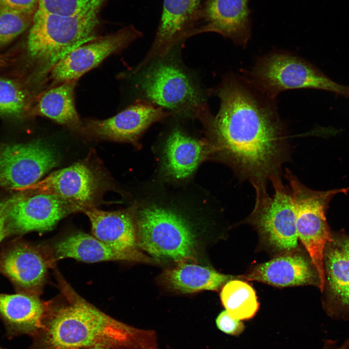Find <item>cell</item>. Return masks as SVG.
<instances>
[{"mask_svg": "<svg viewBox=\"0 0 349 349\" xmlns=\"http://www.w3.org/2000/svg\"><path fill=\"white\" fill-rule=\"evenodd\" d=\"M221 101L215 116L205 125L213 154L229 165L240 180L267 187L281 177L290 159L287 128L274 102L246 78L225 77L212 90Z\"/></svg>", "mask_w": 349, "mask_h": 349, "instance_id": "6da1fadb", "label": "cell"}, {"mask_svg": "<svg viewBox=\"0 0 349 349\" xmlns=\"http://www.w3.org/2000/svg\"><path fill=\"white\" fill-rule=\"evenodd\" d=\"M30 349H159L155 333L110 317L80 298L50 310Z\"/></svg>", "mask_w": 349, "mask_h": 349, "instance_id": "7a4b0ae2", "label": "cell"}, {"mask_svg": "<svg viewBox=\"0 0 349 349\" xmlns=\"http://www.w3.org/2000/svg\"><path fill=\"white\" fill-rule=\"evenodd\" d=\"M172 51L133 71L138 73L136 87L143 100L172 114L199 118L203 122L211 114L205 94Z\"/></svg>", "mask_w": 349, "mask_h": 349, "instance_id": "3957f363", "label": "cell"}, {"mask_svg": "<svg viewBox=\"0 0 349 349\" xmlns=\"http://www.w3.org/2000/svg\"><path fill=\"white\" fill-rule=\"evenodd\" d=\"M174 204L150 201L132 206L139 248L158 259L193 261L198 250L193 224Z\"/></svg>", "mask_w": 349, "mask_h": 349, "instance_id": "277c9868", "label": "cell"}, {"mask_svg": "<svg viewBox=\"0 0 349 349\" xmlns=\"http://www.w3.org/2000/svg\"><path fill=\"white\" fill-rule=\"evenodd\" d=\"M101 7L71 16L35 13L27 38L30 58L42 68L53 65L70 51L95 39Z\"/></svg>", "mask_w": 349, "mask_h": 349, "instance_id": "5b68a950", "label": "cell"}, {"mask_svg": "<svg viewBox=\"0 0 349 349\" xmlns=\"http://www.w3.org/2000/svg\"><path fill=\"white\" fill-rule=\"evenodd\" d=\"M245 78L274 99L291 89H315L349 97V86L336 83L305 60L286 51H275L258 58Z\"/></svg>", "mask_w": 349, "mask_h": 349, "instance_id": "8992f818", "label": "cell"}, {"mask_svg": "<svg viewBox=\"0 0 349 349\" xmlns=\"http://www.w3.org/2000/svg\"><path fill=\"white\" fill-rule=\"evenodd\" d=\"M285 177L289 183L296 217V227L301 241L315 268L320 282L319 289L324 290L325 276L324 252L332 234L326 221V210L335 194L349 189L328 191L312 190L304 185L288 169Z\"/></svg>", "mask_w": 349, "mask_h": 349, "instance_id": "52a82bcc", "label": "cell"}, {"mask_svg": "<svg viewBox=\"0 0 349 349\" xmlns=\"http://www.w3.org/2000/svg\"><path fill=\"white\" fill-rule=\"evenodd\" d=\"M274 193L270 196L267 187L254 185V207L245 222L253 226L265 242L272 249L287 253L298 246L296 217L289 186L281 177L270 181Z\"/></svg>", "mask_w": 349, "mask_h": 349, "instance_id": "ba28073f", "label": "cell"}, {"mask_svg": "<svg viewBox=\"0 0 349 349\" xmlns=\"http://www.w3.org/2000/svg\"><path fill=\"white\" fill-rule=\"evenodd\" d=\"M54 149L40 141L0 147V188L21 190L56 166Z\"/></svg>", "mask_w": 349, "mask_h": 349, "instance_id": "9c48e42d", "label": "cell"}, {"mask_svg": "<svg viewBox=\"0 0 349 349\" xmlns=\"http://www.w3.org/2000/svg\"><path fill=\"white\" fill-rule=\"evenodd\" d=\"M101 175L89 163L77 162L55 171L21 190L60 197L84 210L95 207L104 187Z\"/></svg>", "mask_w": 349, "mask_h": 349, "instance_id": "30bf717a", "label": "cell"}, {"mask_svg": "<svg viewBox=\"0 0 349 349\" xmlns=\"http://www.w3.org/2000/svg\"><path fill=\"white\" fill-rule=\"evenodd\" d=\"M142 33L132 25L82 44L66 54L51 68L50 79L61 83L78 79L110 55L122 50Z\"/></svg>", "mask_w": 349, "mask_h": 349, "instance_id": "8fae6325", "label": "cell"}, {"mask_svg": "<svg viewBox=\"0 0 349 349\" xmlns=\"http://www.w3.org/2000/svg\"><path fill=\"white\" fill-rule=\"evenodd\" d=\"M171 115L161 107L142 100L108 119L86 120L80 130L96 138L136 143L152 124Z\"/></svg>", "mask_w": 349, "mask_h": 349, "instance_id": "7c38bea8", "label": "cell"}, {"mask_svg": "<svg viewBox=\"0 0 349 349\" xmlns=\"http://www.w3.org/2000/svg\"><path fill=\"white\" fill-rule=\"evenodd\" d=\"M202 0H163L162 10L151 48L136 67L165 55L193 35L196 28Z\"/></svg>", "mask_w": 349, "mask_h": 349, "instance_id": "4fadbf2b", "label": "cell"}, {"mask_svg": "<svg viewBox=\"0 0 349 349\" xmlns=\"http://www.w3.org/2000/svg\"><path fill=\"white\" fill-rule=\"evenodd\" d=\"M249 0H206L193 35L213 32L245 48L251 36Z\"/></svg>", "mask_w": 349, "mask_h": 349, "instance_id": "5bb4252c", "label": "cell"}, {"mask_svg": "<svg viewBox=\"0 0 349 349\" xmlns=\"http://www.w3.org/2000/svg\"><path fill=\"white\" fill-rule=\"evenodd\" d=\"M82 211L79 206L57 196L36 194L18 197L12 205L7 221L14 232L50 230L67 215Z\"/></svg>", "mask_w": 349, "mask_h": 349, "instance_id": "9a60e30c", "label": "cell"}, {"mask_svg": "<svg viewBox=\"0 0 349 349\" xmlns=\"http://www.w3.org/2000/svg\"><path fill=\"white\" fill-rule=\"evenodd\" d=\"M91 224L93 236L115 250L133 254L142 262L154 259L144 254L138 244L132 206L126 210L106 211L93 207L84 210Z\"/></svg>", "mask_w": 349, "mask_h": 349, "instance_id": "2e32d148", "label": "cell"}, {"mask_svg": "<svg viewBox=\"0 0 349 349\" xmlns=\"http://www.w3.org/2000/svg\"><path fill=\"white\" fill-rule=\"evenodd\" d=\"M244 277L277 287L314 285L320 287L311 260L294 251L285 253L254 267Z\"/></svg>", "mask_w": 349, "mask_h": 349, "instance_id": "e0dca14e", "label": "cell"}, {"mask_svg": "<svg viewBox=\"0 0 349 349\" xmlns=\"http://www.w3.org/2000/svg\"><path fill=\"white\" fill-rule=\"evenodd\" d=\"M47 268L41 253L22 242L12 245L0 256V272L24 293L35 295L44 283Z\"/></svg>", "mask_w": 349, "mask_h": 349, "instance_id": "ac0fdd59", "label": "cell"}, {"mask_svg": "<svg viewBox=\"0 0 349 349\" xmlns=\"http://www.w3.org/2000/svg\"><path fill=\"white\" fill-rule=\"evenodd\" d=\"M211 154H213V150L211 143L175 129L169 135L164 146L163 168L172 178L185 179Z\"/></svg>", "mask_w": 349, "mask_h": 349, "instance_id": "d6986e66", "label": "cell"}, {"mask_svg": "<svg viewBox=\"0 0 349 349\" xmlns=\"http://www.w3.org/2000/svg\"><path fill=\"white\" fill-rule=\"evenodd\" d=\"M47 309L34 294L0 293V317L10 336H34L42 326Z\"/></svg>", "mask_w": 349, "mask_h": 349, "instance_id": "ffe728a7", "label": "cell"}, {"mask_svg": "<svg viewBox=\"0 0 349 349\" xmlns=\"http://www.w3.org/2000/svg\"><path fill=\"white\" fill-rule=\"evenodd\" d=\"M323 261L325 309L330 316L349 318V257L332 240L326 245Z\"/></svg>", "mask_w": 349, "mask_h": 349, "instance_id": "44dd1931", "label": "cell"}, {"mask_svg": "<svg viewBox=\"0 0 349 349\" xmlns=\"http://www.w3.org/2000/svg\"><path fill=\"white\" fill-rule=\"evenodd\" d=\"M233 278L211 268L190 262L178 263L164 271L161 276L162 283L168 289L179 293L217 290Z\"/></svg>", "mask_w": 349, "mask_h": 349, "instance_id": "7402d4cb", "label": "cell"}, {"mask_svg": "<svg viewBox=\"0 0 349 349\" xmlns=\"http://www.w3.org/2000/svg\"><path fill=\"white\" fill-rule=\"evenodd\" d=\"M57 259L72 258L88 263L104 261L142 262L137 256L114 249L93 235L78 232L57 242L54 247Z\"/></svg>", "mask_w": 349, "mask_h": 349, "instance_id": "603a6c76", "label": "cell"}, {"mask_svg": "<svg viewBox=\"0 0 349 349\" xmlns=\"http://www.w3.org/2000/svg\"><path fill=\"white\" fill-rule=\"evenodd\" d=\"M77 81H65L46 91L32 109L31 114L81 129L83 123L76 110L74 96Z\"/></svg>", "mask_w": 349, "mask_h": 349, "instance_id": "cb8c5ba5", "label": "cell"}, {"mask_svg": "<svg viewBox=\"0 0 349 349\" xmlns=\"http://www.w3.org/2000/svg\"><path fill=\"white\" fill-rule=\"evenodd\" d=\"M220 298L225 310L240 320L253 318L259 309L254 289L242 280L233 279L227 282L222 286Z\"/></svg>", "mask_w": 349, "mask_h": 349, "instance_id": "d4e9b609", "label": "cell"}, {"mask_svg": "<svg viewBox=\"0 0 349 349\" xmlns=\"http://www.w3.org/2000/svg\"><path fill=\"white\" fill-rule=\"evenodd\" d=\"M27 90L15 79L0 77V115L17 118L29 108Z\"/></svg>", "mask_w": 349, "mask_h": 349, "instance_id": "484cf974", "label": "cell"}, {"mask_svg": "<svg viewBox=\"0 0 349 349\" xmlns=\"http://www.w3.org/2000/svg\"><path fill=\"white\" fill-rule=\"evenodd\" d=\"M35 13L0 9V48L30 28Z\"/></svg>", "mask_w": 349, "mask_h": 349, "instance_id": "4316f807", "label": "cell"}, {"mask_svg": "<svg viewBox=\"0 0 349 349\" xmlns=\"http://www.w3.org/2000/svg\"><path fill=\"white\" fill-rule=\"evenodd\" d=\"M105 0H40L36 13L74 16L101 7Z\"/></svg>", "mask_w": 349, "mask_h": 349, "instance_id": "83f0119b", "label": "cell"}, {"mask_svg": "<svg viewBox=\"0 0 349 349\" xmlns=\"http://www.w3.org/2000/svg\"><path fill=\"white\" fill-rule=\"evenodd\" d=\"M216 323L219 330L231 335L238 336L245 329V325L241 320L233 317L226 310L218 315Z\"/></svg>", "mask_w": 349, "mask_h": 349, "instance_id": "f1b7e54d", "label": "cell"}, {"mask_svg": "<svg viewBox=\"0 0 349 349\" xmlns=\"http://www.w3.org/2000/svg\"><path fill=\"white\" fill-rule=\"evenodd\" d=\"M40 0H0V9L36 13Z\"/></svg>", "mask_w": 349, "mask_h": 349, "instance_id": "f546056e", "label": "cell"}, {"mask_svg": "<svg viewBox=\"0 0 349 349\" xmlns=\"http://www.w3.org/2000/svg\"><path fill=\"white\" fill-rule=\"evenodd\" d=\"M332 241L349 257V236L341 235L333 236L332 235Z\"/></svg>", "mask_w": 349, "mask_h": 349, "instance_id": "4dcf8cb0", "label": "cell"}, {"mask_svg": "<svg viewBox=\"0 0 349 349\" xmlns=\"http://www.w3.org/2000/svg\"><path fill=\"white\" fill-rule=\"evenodd\" d=\"M18 197H13L0 202V222L8 218L10 209Z\"/></svg>", "mask_w": 349, "mask_h": 349, "instance_id": "1f68e13d", "label": "cell"}, {"mask_svg": "<svg viewBox=\"0 0 349 349\" xmlns=\"http://www.w3.org/2000/svg\"><path fill=\"white\" fill-rule=\"evenodd\" d=\"M321 349H349V337L340 346L332 340H326Z\"/></svg>", "mask_w": 349, "mask_h": 349, "instance_id": "d6a6232c", "label": "cell"}, {"mask_svg": "<svg viewBox=\"0 0 349 349\" xmlns=\"http://www.w3.org/2000/svg\"><path fill=\"white\" fill-rule=\"evenodd\" d=\"M7 219L2 221L1 222H0V243L1 242L3 238L5 237L6 234L7 233Z\"/></svg>", "mask_w": 349, "mask_h": 349, "instance_id": "836d02e7", "label": "cell"}, {"mask_svg": "<svg viewBox=\"0 0 349 349\" xmlns=\"http://www.w3.org/2000/svg\"><path fill=\"white\" fill-rule=\"evenodd\" d=\"M8 60V58L5 55H0V68L6 65Z\"/></svg>", "mask_w": 349, "mask_h": 349, "instance_id": "e575fe53", "label": "cell"}, {"mask_svg": "<svg viewBox=\"0 0 349 349\" xmlns=\"http://www.w3.org/2000/svg\"><path fill=\"white\" fill-rule=\"evenodd\" d=\"M109 349L104 348H100V347H95V348H88V349Z\"/></svg>", "mask_w": 349, "mask_h": 349, "instance_id": "d590c367", "label": "cell"}, {"mask_svg": "<svg viewBox=\"0 0 349 349\" xmlns=\"http://www.w3.org/2000/svg\"><path fill=\"white\" fill-rule=\"evenodd\" d=\"M0 349H2L0 348Z\"/></svg>", "mask_w": 349, "mask_h": 349, "instance_id": "8d00e7d4", "label": "cell"}]
</instances>
